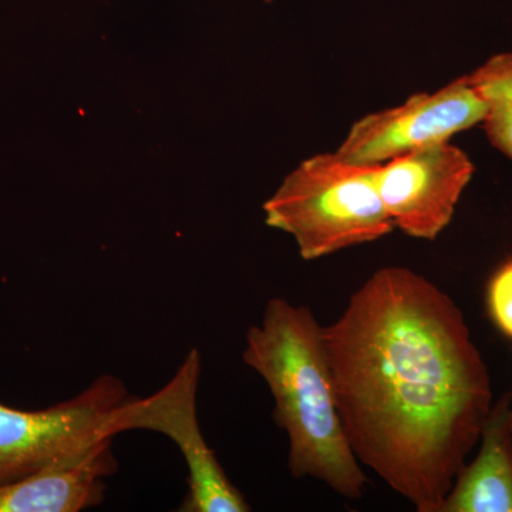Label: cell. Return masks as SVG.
<instances>
[{"label":"cell","instance_id":"obj_1","mask_svg":"<svg viewBox=\"0 0 512 512\" xmlns=\"http://www.w3.org/2000/svg\"><path fill=\"white\" fill-rule=\"evenodd\" d=\"M323 342L359 463L417 511L441 512L494 404L457 303L412 269L386 266L323 326Z\"/></svg>","mask_w":512,"mask_h":512},{"label":"cell","instance_id":"obj_2","mask_svg":"<svg viewBox=\"0 0 512 512\" xmlns=\"http://www.w3.org/2000/svg\"><path fill=\"white\" fill-rule=\"evenodd\" d=\"M242 360L271 390L274 420L288 434L292 476L315 478L350 500L362 498L367 477L343 429L323 326L311 309L271 299L261 325L248 329Z\"/></svg>","mask_w":512,"mask_h":512},{"label":"cell","instance_id":"obj_3","mask_svg":"<svg viewBox=\"0 0 512 512\" xmlns=\"http://www.w3.org/2000/svg\"><path fill=\"white\" fill-rule=\"evenodd\" d=\"M377 165L323 153L299 164L265 202V222L295 239L305 261L386 237L394 229L376 184Z\"/></svg>","mask_w":512,"mask_h":512},{"label":"cell","instance_id":"obj_4","mask_svg":"<svg viewBox=\"0 0 512 512\" xmlns=\"http://www.w3.org/2000/svg\"><path fill=\"white\" fill-rule=\"evenodd\" d=\"M130 399L119 377L100 376L66 402L43 410L0 403V485L89 453L119 434L117 417Z\"/></svg>","mask_w":512,"mask_h":512},{"label":"cell","instance_id":"obj_5","mask_svg":"<svg viewBox=\"0 0 512 512\" xmlns=\"http://www.w3.org/2000/svg\"><path fill=\"white\" fill-rule=\"evenodd\" d=\"M200 376V352L191 349L170 382L158 392L144 399L130 396L121 406L117 430L119 434L128 430L156 431L177 444L188 467V494L180 511H251V505L231 483L202 436L197 413Z\"/></svg>","mask_w":512,"mask_h":512},{"label":"cell","instance_id":"obj_6","mask_svg":"<svg viewBox=\"0 0 512 512\" xmlns=\"http://www.w3.org/2000/svg\"><path fill=\"white\" fill-rule=\"evenodd\" d=\"M487 106L467 76L400 106L367 114L350 127L336 153L350 163L380 165L419 148L447 143L483 123Z\"/></svg>","mask_w":512,"mask_h":512},{"label":"cell","instance_id":"obj_7","mask_svg":"<svg viewBox=\"0 0 512 512\" xmlns=\"http://www.w3.org/2000/svg\"><path fill=\"white\" fill-rule=\"evenodd\" d=\"M473 174L470 157L447 141L377 165L376 184L394 228L434 241L453 220Z\"/></svg>","mask_w":512,"mask_h":512},{"label":"cell","instance_id":"obj_8","mask_svg":"<svg viewBox=\"0 0 512 512\" xmlns=\"http://www.w3.org/2000/svg\"><path fill=\"white\" fill-rule=\"evenodd\" d=\"M113 439L84 456L0 485V512H80L104 501L106 478L117 470Z\"/></svg>","mask_w":512,"mask_h":512},{"label":"cell","instance_id":"obj_9","mask_svg":"<svg viewBox=\"0 0 512 512\" xmlns=\"http://www.w3.org/2000/svg\"><path fill=\"white\" fill-rule=\"evenodd\" d=\"M511 404L512 393L493 404L477 457L458 471L441 512H512Z\"/></svg>","mask_w":512,"mask_h":512},{"label":"cell","instance_id":"obj_10","mask_svg":"<svg viewBox=\"0 0 512 512\" xmlns=\"http://www.w3.org/2000/svg\"><path fill=\"white\" fill-rule=\"evenodd\" d=\"M468 79L487 106L488 141L512 161V52L490 57Z\"/></svg>","mask_w":512,"mask_h":512},{"label":"cell","instance_id":"obj_11","mask_svg":"<svg viewBox=\"0 0 512 512\" xmlns=\"http://www.w3.org/2000/svg\"><path fill=\"white\" fill-rule=\"evenodd\" d=\"M487 309L497 329L512 339V259L491 276L487 286Z\"/></svg>","mask_w":512,"mask_h":512},{"label":"cell","instance_id":"obj_12","mask_svg":"<svg viewBox=\"0 0 512 512\" xmlns=\"http://www.w3.org/2000/svg\"><path fill=\"white\" fill-rule=\"evenodd\" d=\"M508 426H510L511 437H512V404H511L510 413H508Z\"/></svg>","mask_w":512,"mask_h":512}]
</instances>
